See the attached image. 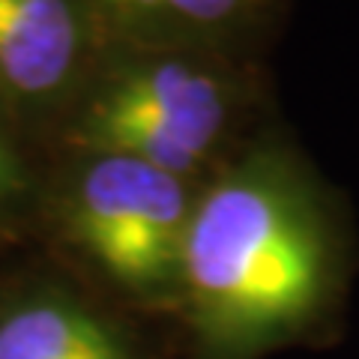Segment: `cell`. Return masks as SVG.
Returning a JSON list of instances; mask_svg holds the SVG:
<instances>
[{"label": "cell", "mask_w": 359, "mask_h": 359, "mask_svg": "<svg viewBox=\"0 0 359 359\" xmlns=\"http://www.w3.org/2000/svg\"><path fill=\"white\" fill-rule=\"evenodd\" d=\"M335 276L332 224L285 150H255L192 204L180 282L201 335L224 353L287 339L314 318Z\"/></svg>", "instance_id": "cell-1"}, {"label": "cell", "mask_w": 359, "mask_h": 359, "mask_svg": "<svg viewBox=\"0 0 359 359\" xmlns=\"http://www.w3.org/2000/svg\"><path fill=\"white\" fill-rule=\"evenodd\" d=\"M231 84L189 57H153L120 69L87 108L81 135L96 153L183 177L219 144L231 114Z\"/></svg>", "instance_id": "cell-2"}, {"label": "cell", "mask_w": 359, "mask_h": 359, "mask_svg": "<svg viewBox=\"0 0 359 359\" xmlns=\"http://www.w3.org/2000/svg\"><path fill=\"white\" fill-rule=\"evenodd\" d=\"M189 216L183 177L114 153H96L72 204L78 240L114 282L132 290L180 278Z\"/></svg>", "instance_id": "cell-3"}, {"label": "cell", "mask_w": 359, "mask_h": 359, "mask_svg": "<svg viewBox=\"0 0 359 359\" xmlns=\"http://www.w3.org/2000/svg\"><path fill=\"white\" fill-rule=\"evenodd\" d=\"M78 51L81 21L72 0H0V81L15 93L57 90Z\"/></svg>", "instance_id": "cell-4"}, {"label": "cell", "mask_w": 359, "mask_h": 359, "mask_svg": "<svg viewBox=\"0 0 359 359\" xmlns=\"http://www.w3.org/2000/svg\"><path fill=\"white\" fill-rule=\"evenodd\" d=\"M0 359H129L117 332L63 299L18 306L0 320Z\"/></svg>", "instance_id": "cell-5"}, {"label": "cell", "mask_w": 359, "mask_h": 359, "mask_svg": "<svg viewBox=\"0 0 359 359\" xmlns=\"http://www.w3.org/2000/svg\"><path fill=\"white\" fill-rule=\"evenodd\" d=\"M129 25L153 33H219L249 9V0H105Z\"/></svg>", "instance_id": "cell-6"}, {"label": "cell", "mask_w": 359, "mask_h": 359, "mask_svg": "<svg viewBox=\"0 0 359 359\" xmlns=\"http://www.w3.org/2000/svg\"><path fill=\"white\" fill-rule=\"evenodd\" d=\"M13 186H15V162H13V153L6 150L4 138H0V198Z\"/></svg>", "instance_id": "cell-7"}]
</instances>
